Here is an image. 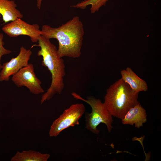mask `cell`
<instances>
[{
	"mask_svg": "<svg viewBox=\"0 0 161 161\" xmlns=\"http://www.w3.org/2000/svg\"><path fill=\"white\" fill-rule=\"evenodd\" d=\"M41 35L58 41L57 52L61 58L79 57L81 54L84 31L83 25L78 16H75L57 27L48 25L42 26Z\"/></svg>",
	"mask_w": 161,
	"mask_h": 161,
	"instance_id": "6da1fadb",
	"label": "cell"
},
{
	"mask_svg": "<svg viewBox=\"0 0 161 161\" xmlns=\"http://www.w3.org/2000/svg\"><path fill=\"white\" fill-rule=\"evenodd\" d=\"M35 46L40 48L37 55L42 57V65L47 68L51 74L50 85L42 96L41 104L51 99L56 94H60L64 87V78L66 75L65 65L62 58L60 57L55 46L50 40L41 35Z\"/></svg>",
	"mask_w": 161,
	"mask_h": 161,
	"instance_id": "7a4b0ae2",
	"label": "cell"
},
{
	"mask_svg": "<svg viewBox=\"0 0 161 161\" xmlns=\"http://www.w3.org/2000/svg\"><path fill=\"white\" fill-rule=\"evenodd\" d=\"M138 94L120 78L107 89L103 103L112 116L122 120L139 102Z\"/></svg>",
	"mask_w": 161,
	"mask_h": 161,
	"instance_id": "3957f363",
	"label": "cell"
},
{
	"mask_svg": "<svg viewBox=\"0 0 161 161\" xmlns=\"http://www.w3.org/2000/svg\"><path fill=\"white\" fill-rule=\"evenodd\" d=\"M73 97L81 100L89 104L92 108L90 113L85 114V128L94 134H97L100 130L97 128L101 123L105 124L108 131L110 132L112 128V116L107 109L103 103L93 96H89L86 99L81 97L75 92L71 94Z\"/></svg>",
	"mask_w": 161,
	"mask_h": 161,
	"instance_id": "277c9868",
	"label": "cell"
},
{
	"mask_svg": "<svg viewBox=\"0 0 161 161\" xmlns=\"http://www.w3.org/2000/svg\"><path fill=\"white\" fill-rule=\"evenodd\" d=\"M85 111L86 108L83 103H77L71 105L53 122L49 131V136L56 137L63 130L78 125L79 120Z\"/></svg>",
	"mask_w": 161,
	"mask_h": 161,
	"instance_id": "5b68a950",
	"label": "cell"
},
{
	"mask_svg": "<svg viewBox=\"0 0 161 161\" xmlns=\"http://www.w3.org/2000/svg\"><path fill=\"white\" fill-rule=\"evenodd\" d=\"M12 80L18 87L25 86L33 94L38 95L44 92L41 85L42 83L36 76L33 65L31 63L29 64L13 75Z\"/></svg>",
	"mask_w": 161,
	"mask_h": 161,
	"instance_id": "8992f818",
	"label": "cell"
},
{
	"mask_svg": "<svg viewBox=\"0 0 161 161\" xmlns=\"http://www.w3.org/2000/svg\"><path fill=\"white\" fill-rule=\"evenodd\" d=\"M38 24H31L25 22L21 18H18L4 25L2 30L11 37H16L21 35L29 36L32 42H38L41 35V30Z\"/></svg>",
	"mask_w": 161,
	"mask_h": 161,
	"instance_id": "52a82bcc",
	"label": "cell"
},
{
	"mask_svg": "<svg viewBox=\"0 0 161 161\" xmlns=\"http://www.w3.org/2000/svg\"><path fill=\"white\" fill-rule=\"evenodd\" d=\"M32 54V52L30 49H27L21 46L17 56L12 58L10 61L2 65L0 72V82L8 81L11 76L27 66Z\"/></svg>",
	"mask_w": 161,
	"mask_h": 161,
	"instance_id": "ba28073f",
	"label": "cell"
},
{
	"mask_svg": "<svg viewBox=\"0 0 161 161\" xmlns=\"http://www.w3.org/2000/svg\"><path fill=\"white\" fill-rule=\"evenodd\" d=\"M146 121V110L139 102L131 108L121 120L123 124L134 125L138 129L143 126Z\"/></svg>",
	"mask_w": 161,
	"mask_h": 161,
	"instance_id": "9c48e42d",
	"label": "cell"
},
{
	"mask_svg": "<svg viewBox=\"0 0 161 161\" xmlns=\"http://www.w3.org/2000/svg\"><path fill=\"white\" fill-rule=\"evenodd\" d=\"M121 78L136 92H146L148 89L146 82L139 77L129 67L120 71Z\"/></svg>",
	"mask_w": 161,
	"mask_h": 161,
	"instance_id": "30bf717a",
	"label": "cell"
},
{
	"mask_svg": "<svg viewBox=\"0 0 161 161\" xmlns=\"http://www.w3.org/2000/svg\"><path fill=\"white\" fill-rule=\"evenodd\" d=\"M17 6L14 0H0V14L4 24L23 18V15L16 8Z\"/></svg>",
	"mask_w": 161,
	"mask_h": 161,
	"instance_id": "8fae6325",
	"label": "cell"
},
{
	"mask_svg": "<svg viewBox=\"0 0 161 161\" xmlns=\"http://www.w3.org/2000/svg\"><path fill=\"white\" fill-rule=\"evenodd\" d=\"M50 157L48 154H42L34 150L17 151L11 161H47Z\"/></svg>",
	"mask_w": 161,
	"mask_h": 161,
	"instance_id": "7c38bea8",
	"label": "cell"
},
{
	"mask_svg": "<svg viewBox=\"0 0 161 161\" xmlns=\"http://www.w3.org/2000/svg\"><path fill=\"white\" fill-rule=\"evenodd\" d=\"M109 0H84L71 7L84 9L87 6L91 5L90 8L91 13H94L98 11L103 6H105L106 3Z\"/></svg>",
	"mask_w": 161,
	"mask_h": 161,
	"instance_id": "4fadbf2b",
	"label": "cell"
},
{
	"mask_svg": "<svg viewBox=\"0 0 161 161\" xmlns=\"http://www.w3.org/2000/svg\"><path fill=\"white\" fill-rule=\"evenodd\" d=\"M0 14V18L1 17ZM4 35L2 33H0V69L2 68V65L1 64V60L2 57L5 55L10 54L12 51L10 50L7 49L4 47V42L3 41Z\"/></svg>",
	"mask_w": 161,
	"mask_h": 161,
	"instance_id": "5bb4252c",
	"label": "cell"
},
{
	"mask_svg": "<svg viewBox=\"0 0 161 161\" xmlns=\"http://www.w3.org/2000/svg\"><path fill=\"white\" fill-rule=\"evenodd\" d=\"M43 0H37V6L39 9H40Z\"/></svg>",
	"mask_w": 161,
	"mask_h": 161,
	"instance_id": "9a60e30c",
	"label": "cell"
}]
</instances>
